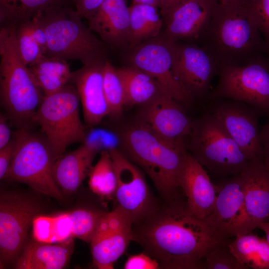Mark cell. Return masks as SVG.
<instances>
[{"instance_id": "26", "label": "cell", "mask_w": 269, "mask_h": 269, "mask_svg": "<svg viewBox=\"0 0 269 269\" xmlns=\"http://www.w3.org/2000/svg\"><path fill=\"white\" fill-rule=\"evenodd\" d=\"M28 67L44 95L57 91L70 82L72 72L66 60L43 55Z\"/></svg>"}, {"instance_id": "36", "label": "cell", "mask_w": 269, "mask_h": 269, "mask_svg": "<svg viewBox=\"0 0 269 269\" xmlns=\"http://www.w3.org/2000/svg\"><path fill=\"white\" fill-rule=\"evenodd\" d=\"M97 152L111 151L118 148L121 144L119 134L103 128H92L85 132V136L82 143Z\"/></svg>"}, {"instance_id": "23", "label": "cell", "mask_w": 269, "mask_h": 269, "mask_svg": "<svg viewBox=\"0 0 269 269\" xmlns=\"http://www.w3.org/2000/svg\"><path fill=\"white\" fill-rule=\"evenodd\" d=\"M74 247L73 238L58 243L34 240L27 243L17 259V269H61L68 264Z\"/></svg>"}, {"instance_id": "19", "label": "cell", "mask_w": 269, "mask_h": 269, "mask_svg": "<svg viewBox=\"0 0 269 269\" xmlns=\"http://www.w3.org/2000/svg\"><path fill=\"white\" fill-rule=\"evenodd\" d=\"M212 212L204 220L220 239L235 236L244 213V192L240 173L222 179Z\"/></svg>"}, {"instance_id": "20", "label": "cell", "mask_w": 269, "mask_h": 269, "mask_svg": "<svg viewBox=\"0 0 269 269\" xmlns=\"http://www.w3.org/2000/svg\"><path fill=\"white\" fill-rule=\"evenodd\" d=\"M185 194L189 210L204 220L212 212L217 195V187L203 166L187 151L179 181Z\"/></svg>"}, {"instance_id": "29", "label": "cell", "mask_w": 269, "mask_h": 269, "mask_svg": "<svg viewBox=\"0 0 269 269\" xmlns=\"http://www.w3.org/2000/svg\"><path fill=\"white\" fill-rule=\"evenodd\" d=\"M68 0H0V25H17L31 20L54 6L67 4Z\"/></svg>"}, {"instance_id": "47", "label": "cell", "mask_w": 269, "mask_h": 269, "mask_svg": "<svg viewBox=\"0 0 269 269\" xmlns=\"http://www.w3.org/2000/svg\"><path fill=\"white\" fill-rule=\"evenodd\" d=\"M134 3L149 4L155 5L159 7L155 0H133Z\"/></svg>"}, {"instance_id": "1", "label": "cell", "mask_w": 269, "mask_h": 269, "mask_svg": "<svg viewBox=\"0 0 269 269\" xmlns=\"http://www.w3.org/2000/svg\"><path fill=\"white\" fill-rule=\"evenodd\" d=\"M133 241L156 259L160 268L173 269H205L202 260L207 252L229 243L194 216L179 197L159 204L133 225Z\"/></svg>"}, {"instance_id": "34", "label": "cell", "mask_w": 269, "mask_h": 269, "mask_svg": "<svg viewBox=\"0 0 269 269\" xmlns=\"http://www.w3.org/2000/svg\"><path fill=\"white\" fill-rule=\"evenodd\" d=\"M15 26L18 50L23 62L28 66L39 60L44 54L31 33L27 21Z\"/></svg>"}, {"instance_id": "37", "label": "cell", "mask_w": 269, "mask_h": 269, "mask_svg": "<svg viewBox=\"0 0 269 269\" xmlns=\"http://www.w3.org/2000/svg\"><path fill=\"white\" fill-rule=\"evenodd\" d=\"M249 5L264 38L266 54L269 55V0H252Z\"/></svg>"}, {"instance_id": "22", "label": "cell", "mask_w": 269, "mask_h": 269, "mask_svg": "<svg viewBox=\"0 0 269 269\" xmlns=\"http://www.w3.org/2000/svg\"><path fill=\"white\" fill-rule=\"evenodd\" d=\"M90 29L114 47L129 46L130 13L127 0H107L86 19Z\"/></svg>"}, {"instance_id": "43", "label": "cell", "mask_w": 269, "mask_h": 269, "mask_svg": "<svg viewBox=\"0 0 269 269\" xmlns=\"http://www.w3.org/2000/svg\"><path fill=\"white\" fill-rule=\"evenodd\" d=\"M260 140L263 148L264 162L269 168V123H267L260 131Z\"/></svg>"}, {"instance_id": "18", "label": "cell", "mask_w": 269, "mask_h": 269, "mask_svg": "<svg viewBox=\"0 0 269 269\" xmlns=\"http://www.w3.org/2000/svg\"><path fill=\"white\" fill-rule=\"evenodd\" d=\"M218 3L217 0H183L162 15L164 35L174 42H200Z\"/></svg>"}, {"instance_id": "9", "label": "cell", "mask_w": 269, "mask_h": 269, "mask_svg": "<svg viewBox=\"0 0 269 269\" xmlns=\"http://www.w3.org/2000/svg\"><path fill=\"white\" fill-rule=\"evenodd\" d=\"M216 86L207 100L228 99L261 111L269 123V56L263 54L249 63L219 68Z\"/></svg>"}, {"instance_id": "8", "label": "cell", "mask_w": 269, "mask_h": 269, "mask_svg": "<svg viewBox=\"0 0 269 269\" xmlns=\"http://www.w3.org/2000/svg\"><path fill=\"white\" fill-rule=\"evenodd\" d=\"M14 136V155L5 179L24 183L41 194L62 200V192L53 174L57 157L45 137L25 129H17Z\"/></svg>"}, {"instance_id": "46", "label": "cell", "mask_w": 269, "mask_h": 269, "mask_svg": "<svg viewBox=\"0 0 269 269\" xmlns=\"http://www.w3.org/2000/svg\"><path fill=\"white\" fill-rule=\"evenodd\" d=\"M219 2L246 4H249L252 0H217Z\"/></svg>"}, {"instance_id": "40", "label": "cell", "mask_w": 269, "mask_h": 269, "mask_svg": "<svg viewBox=\"0 0 269 269\" xmlns=\"http://www.w3.org/2000/svg\"><path fill=\"white\" fill-rule=\"evenodd\" d=\"M31 33L40 46L44 55L47 50V36L45 31L39 19L35 16L31 20L27 21Z\"/></svg>"}, {"instance_id": "44", "label": "cell", "mask_w": 269, "mask_h": 269, "mask_svg": "<svg viewBox=\"0 0 269 269\" xmlns=\"http://www.w3.org/2000/svg\"><path fill=\"white\" fill-rule=\"evenodd\" d=\"M183 0H162L160 5V12L163 15L172 7Z\"/></svg>"}, {"instance_id": "31", "label": "cell", "mask_w": 269, "mask_h": 269, "mask_svg": "<svg viewBox=\"0 0 269 269\" xmlns=\"http://www.w3.org/2000/svg\"><path fill=\"white\" fill-rule=\"evenodd\" d=\"M88 175L89 186L94 194L102 198L115 197L117 177L109 151L100 152L99 160L92 167Z\"/></svg>"}, {"instance_id": "15", "label": "cell", "mask_w": 269, "mask_h": 269, "mask_svg": "<svg viewBox=\"0 0 269 269\" xmlns=\"http://www.w3.org/2000/svg\"><path fill=\"white\" fill-rule=\"evenodd\" d=\"M133 222L120 206L106 212L90 243L93 265L112 269L133 241Z\"/></svg>"}, {"instance_id": "17", "label": "cell", "mask_w": 269, "mask_h": 269, "mask_svg": "<svg viewBox=\"0 0 269 269\" xmlns=\"http://www.w3.org/2000/svg\"><path fill=\"white\" fill-rule=\"evenodd\" d=\"M240 175L244 207L235 236L251 233L261 223L269 221V168L263 161L251 160Z\"/></svg>"}, {"instance_id": "4", "label": "cell", "mask_w": 269, "mask_h": 269, "mask_svg": "<svg viewBox=\"0 0 269 269\" xmlns=\"http://www.w3.org/2000/svg\"><path fill=\"white\" fill-rule=\"evenodd\" d=\"M15 28L14 24L0 26L1 104L10 123L17 129L31 130L44 95L21 58Z\"/></svg>"}, {"instance_id": "21", "label": "cell", "mask_w": 269, "mask_h": 269, "mask_svg": "<svg viewBox=\"0 0 269 269\" xmlns=\"http://www.w3.org/2000/svg\"><path fill=\"white\" fill-rule=\"evenodd\" d=\"M105 62L84 65L72 72L70 82L77 89L82 104L85 123L94 127L109 115V109L104 94L103 80Z\"/></svg>"}, {"instance_id": "3", "label": "cell", "mask_w": 269, "mask_h": 269, "mask_svg": "<svg viewBox=\"0 0 269 269\" xmlns=\"http://www.w3.org/2000/svg\"><path fill=\"white\" fill-rule=\"evenodd\" d=\"M119 135L124 154L146 172L164 201L178 197L187 146L167 141L138 122Z\"/></svg>"}, {"instance_id": "14", "label": "cell", "mask_w": 269, "mask_h": 269, "mask_svg": "<svg viewBox=\"0 0 269 269\" xmlns=\"http://www.w3.org/2000/svg\"><path fill=\"white\" fill-rule=\"evenodd\" d=\"M172 71L175 78L193 98L207 100L211 83L219 66L201 45L172 42Z\"/></svg>"}, {"instance_id": "48", "label": "cell", "mask_w": 269, "mask_h": 269, "mask_svg": "<svg viewBox=\"0 0 269 269\" xmlns=\"http://www.w3.org/2000/svg\"></svg>"}, {"instance_id": "10", "label": "cell", "mask_w": 269, "mask_h": 269, "mask_svg": "<svg viewBox=\"0 0 269 269\" xmlns=\"http://www.w3.org/2000/svg\"><path fill=\"white\" fill-rule=\"evenodd\" d=\"M40 211L39 203L30 196L13 192L0 194V269L16 261L27 243L29 230Z\"/></svg>"}, {"instance_id": "28", "label": "cell", "mask_w": 269, "mask_h": 269, "mask_svg": "<svg viewBox=\"0 0 269 269\" xmlns=\"http://www.w3.org/2000/svg\"><path fill=\"white\" fill-rule=\"evenodd\" d=\"M235 237L228 246L242 264L248 269H269V245L266 238L252 232Z\"/></svg>"}, {"instance_id": "7", "label": "cell", "mask_w": 269, "mask_h": 269, "mask_svg": "<svg viewBox=\"0 0 269 269\" xmlns=\"http://www.w3.org/2000/svg\"><path fill=\"white\" fill-rule=\"evenodd\" d=\"M80 100L74 84H67L52 94L44 95L34 116L57 159L67 147L83 142L85 130L80 117Z\"/></svg>"}, {"instance_id": "39", "label": "cell", "mask_w": 269, "mask_h": 269, "mask_svg": "<svg viewBox=\"0 0 269 269\" xmlns=\"http://www.w3.org/2000/svg\"><path fill=\"white\" fill-rule=\"evenodd\" d=\"M16 146V139L13 136L10 142L0 148V179H5L12 161Z\"/></svg>"}, {"instance_id": "33", "label": "cell", "mask_w": 269, "mask_h": 269, "mask_svg": "<svg viewBox=\"0 0 269 269\" xmlns=\"http://www.w3.org/2000/svg\"><path fill=\"white\" fill-rule=\"evenodd\" d=\"M106 212L92 209H79L68 212L72 237L90 244Z\"/></svg>"}, {"instance_id": "13", "label": "cell", "mask_w": 269, "mask_h": 269, "mask_svg": "<svg viewBox=\"0 0 269 269\" xmlns=\"http://www.w3.org/2000/svg\"><path fill=\"white\" fill-rule=\"evenodd\" d=\"M109 152L117 177L115 198L118 206L129 215L134 225H136L150 215L159 204L137 166L118 148Z\"/></svg>"}, {"instance_id": "41", "label": "cell", "mask_w": 269, "mask_h": 269, "mask_svg": "<svg viewBox=\"0 0 269 269\" xmlns=\"http://www.w3.org/2000/svg\"><path fill=\"white\" fill-rule=\"evenodd\" d=\"M107 0H73L75 9L82 18L93 14Z\"/></svg>"}, {"instance_id": "42", "label": "cell", "mask_w": 269, "mask_h": 269, "mask_svg": "<svg viewBox=\"0 0 269 269\" xmlns=\"http://www.w3.org/2000/svg\"><path fill=\"white\" fill-rule=\"evenodd\" d=\"M9 120L6 115H0V148L8 144L13 135L9 125Z\"/></svg>"}, {"instance_id": "35", "label": "cell", "mask_w": 269, "mask_h": 269, "mask_svg": "<svg viewBox=\"0 0 269 269\" xmlns=\"http://www.w3.org/2000/svg\"><path fill=\"white\" fill-rule=\"evenodd\" d=\"M205 269H248L233 254L228 244L219 245L209 250L204 257Z\"/></svg>"}, {"instance_id": "30", "label": "cell", "mask_w": 269, "mask_h": 269, "mask_svg": "<svg viewBox=\"0 0 269 269\" xmlns=\"http://www.w3.org/2000/svg\"><path fill=\"white\" fill-rule=\"evenodd\" d=\"M32 228L34 239L41 242L58 243L73 237L68 212L53 216L38 215L33 220Z\"/></svg>"}, {"instance_id": "16", "label": "cell", "mask_w": 269, "mask_h": 269, "mask_svg": "<svg viewBox=\"0 0 269 269\" xmlns=\"http://www.w3.org/2000/svg\"><path fill=\"white\" fill-rule=\"evenodd\" d=\"M142 106L139 124L167 141L187 146L192 121L180 103L162 94Z\"/></svg>"}, {"instance_id": "25", "label": "cell", "mask_w": 269, "mask_h": 269, "mask_svg": "<svg viewBox=\"0 0 269 269\" xmlns=\"http://www.w3.org/2000/svg\"><path fill=\"white\" fill-rule=\"evenodd\" d=\"M116 68L124 84L126 106L143 105L166 94L154 78L137 67L130 65Z\"/></svg>"}, {"instance_id": "2", "label": "cell", "mask_w": 269, "mask_h": 269, "mask_svg": "<svg viewBox=\"0 0 269 269\" xmlns=\"http://www.w3.org/2000/svg\"><path fill=\"white\" fill-rule=\"evenodd\" d=\"M200 43L219 68L244 65L266 54L249 4L218 2Z\"/></svg>"}, {"instance_id": "32", "label": "cell", "mask_w": 269, "mask_h": 269, "mask_svg": "<svg viewBox=\"0 0 269 269\" xmlns=\"http://www.w3.org/2000/svg\"><path fill=\"white\" fill-rule=\"evenodd\" d=\"M103 89L109 109V115L112 118L120 116L126 106V96L122 80L116 67L107 60L103 67Z\"/></svg>"}, {"instance_id": "45", "label": "cell", "mask_w": 269, "mask_h": 269, "mask_svg": "<svg viewBox=\"0 0 269 269\" xmlns=\"http://www.w3.org/2000/svg\"><path fill=\"white\" fill-rule=\"evenodd\" d=\"M258 228L264 232L266 239L269 245V221L263 222L259 225Z\"/></svg>"}, {"instance_id": "5", "label": "cell", "mask_w": 269, "mask_h": 269, "mask_svg": "<svg viewBox=\"0 0 269 269\" xmlns=\"http://www.w3.org/2000/svg\"><path fill=\"white\" fill-rule=\"evenodd\" d=\"M47 36L45 55L81 61L83 65L105 62L103 44L82 21L76 9L66 5L48 8L36 15Z\"/></svg>"}, {"instance_id": "11", "label": "cell", "mask_w": 269, "mask_h": 269, "mask_svg": "<svg viewBox=\"0 0 269 269\" xmlns=\"http://www.w3.org/2000/svg\"><path fill=\"white\" fill-rule=\"evenodd\" d=\"M208 101L207 111L217 120L250 159L264 161L259 124L263 113L236 100L219 99Z\"/></svg>"}, {"instance_id": "6", "label": "cell", "mask_w": 269, "mask_h": 269, "mask_svg": "<svg viewBox=\"0 0 269 269\" xmlns=\"http://www.w3.org/2000/svg\"><path fill=\"white\" fill-rule=\"evenodd\" d=\"M187 148L212 174L221 179L240 173L251 160L207 111L192 121Z\"/></svg>"}, {"instance_id": "24", "label": "cell", "mask_w": 269, "mask_h": 269, "mask_svg": "<svg viewBox=\"0 0 269 269\" xmlns=\"http://www.w3.org/2000/svg\"><path fill=\"white\" fill-rule=\"evenodd\" d=\"M97 153L82 143L77 149L56 160L53 174L62 193L71 194L79 188L88 175Z\"/></svg>"}, {"instance_id": "12", "label": "cell", "mask_w": 269, "mask_h": 269, "mask_svg": "<svg viewBox=\"0 0 269 269\" xmlns=\"http://www.w3.org/2000/svg\"><path fill=\"white\" fill-rule=\"evenodd\" d=\"M129 59L134 66L154 78L164 92L179 103L194 99L174 76L172 71V41L164 35L146 40L132 49Z\"/></svg>"}, {"instance_id": "27", "label": "cell", "mask_w": 269, "mask_h": 269, "mask_svg": "<svg viewBox=\"0 0 269 269\" xmlns=\"http://www.w3.org/2000/svg\"><path fill=\"white\" fill-rule=\"evenodd\" d=\"M157 8L152 4L134 3L129 6L131 49L159 35L163 22Z\"/></svg>"}, {"instance_id": "38", "label": "cell", "mask_w": 269, "mask_h": 269, "mask_svg": "<svg viewBox=\"0 0 269 269\" xmlns=\"http://www.w3.org/2000/svg\"><path fill=\"white\" fill-rule=\"evenodd\" d=\"M158 262L145 252L130 256L125 262V269H160Z\"/></svg>"}]
</instances>
